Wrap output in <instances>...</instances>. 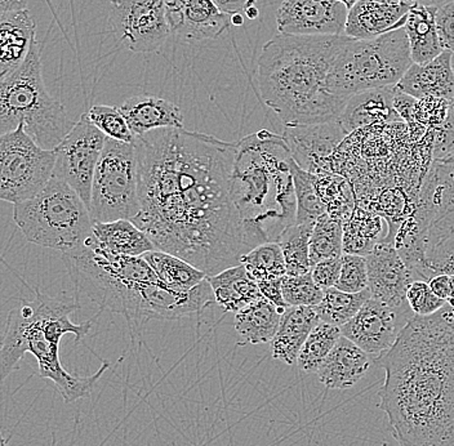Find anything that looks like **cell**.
Wrapping results in <instances>:
<instances>
[{"label":"cell","instance_id":"obj_14","mask_svg":"<svg viewBox=\"0 0 454 446\" xmlns=\"http://www.w3.org/2000/svg\"><path fill=\"white\" fill-rule=\"evenodd\" d=\"M416 217L424 224L427 248L454 234V163L434 161Z\"/></svg>","mask_w":454,"mask_h":446},{"label":"cell","instance_id":"obj_40","mask_svg":"<svg viewBox=\"0 0 454 446\" xmlns=\"http://www.w3.org/2000/svg\"><path fill=\"white\" fill-rule=\"evenodd\" d=\"M283 298L288 307L319 305L325 291L312 279L311 272L298 277L286 275L282 281Z\"/></svg>","mask_w":454,"mask_h":446},{"label":"cell","instance_id":"obj_57","mask_svg":"<svg viewBox=\"0 0 454 446\" xmlns=\"http://www.w3.org/2000/svg\"><path fill=\"white\" fill-rule=\"evenodd\" d=\"M0 446H7L4 437H3L2 430H0Z\"/></svg>","mask_w":454,"mask_h":446},{"label":"cell","instance_id":"obj_51","mask_svg":"<svg viewBox=\"0 0 454 446\" xmlns=\"http://www.w3.org/2000/svg\"><path fill=\"white\" fill-rule=\"evenodd\" d=\"M411 5H425V7H438L445 3V0H410Z\"/></svg>","mask_w":454,"mask_h":446},{"label":"cell","instance_id":"obj_59","mask_svg":"<svg viewBox=\"0 0 454 446\" xmlns=\"http://www.w3.org/2000/svg\"><path fill=\"white\" fill-rule=\"evenodd\" d=\"M402 2L410 3V0H402Z\"/></svg>","mask_w":454,"mask_h":446},{"label":"cell","instance_id":"obj_30","mask_svg":"<svg viewBox=\"0 0 454 446\" xmlns=\"http://www.w3.org/2000/svg\"><path fill=\"white\" fill-rule=\"evenodd\" d=\"M142 257L154 270L159 280L177 292H190L207 279L206 272L190 265L177 255L167 252L155 251L145 253Z\"/></svg>","mask_w":454,"mask_h":446},{"label":"cell","instance_id":"obj_26","mask_svg":"<svg viewBox=\"0 0 454 446\" xmlns=\"http://www.w3.org/2000/svg\"><path fill=\"white\" fill-rule=\"evenodd\" d=\"M215 294V305L225 312H238L249 303L262 298L257 283L246 267L241 265L229 267L220 274L207 277Z\"/></svg>","mask_w":454,"mask_h":446},{"label":"cell","instance_id":"obj_34","mask_svg":"<svg viewBox=\"0 0 454 446\" xmlns=\"http://www.w3.org/2000/svg\"><path fill=\"white\" fill-rule=\"evenodd\" d=\"M371 298L369 291L360 293H346L337 288L325 289V295L319 305L315 306L320 321L331 325L340 326L348 324L360 311Z\"/></svg>","mask_w":454,"mask_h":446},{"label":"cell","instance_id":"obj_45","mask_svg":"<svg viewBox=\"0 0 454 446\" xmlns=\"http://www.w3.org/2000/svg\"><path fill=\"white\" fill-rule=\"evenodd\" d=\"M340 266H342L340 257L322 261V262L311 267L312 279L323 291L333 288L339 281Z\"/></svg>","mask_w":454,"mask_h":446},{"label":"cell","instance_id":"obj_23","mask_svg":"<svg viewBox=\"0 0 454 446\" xmlns=\"http://www.w3.org/2000/svg\"><path fill=\"white\" fill-rule=\"evenodd\" d=\"M118 109L135 137H140L153 130L184 128V113L169 99L156 96H133L127 98Z\"/></svg>","mask_w":454,"mask_h":446},{"label":"cell","instance_id":"obj_35","mask_svg":"<svg viewBox=\"0 0 454 446\" xmlns=\"http://www.w3.org/2000/svg\"><path fill=\"white\" fill-rule=\"evenodd\" d=\"M340 328L320 321L303 343L297 365L305 373H317L340 338Z\"/></svg>","mask_w":454,"mask_h":446},{"label":"cell","instance_id":"obj_15","mask_svg":"<svg viewBox=\"0 0 454 446\" xmlns=\"http://www.w3.org/2000/svg\"><path fill=\"white\" fill-rule=\"evenodd\" d=\"M348 10L339 0H283L278 33L297 36L345 35Z\"/></svg>","mask_w":454,"mask_h":446},{"label":"cell","instance_id":"obj_32","mask_svg":"<svg viewBox=\"0 0 454 446\" xmlns=\"http://www.w3.org/2000/svg\"><path fill=\"white\" fill-rule=\"evenodd\" d=\"M314 223H294L278 238L286 261V275L298 277L311 272L310 237Z\"/></svg>","mask_w":454,"mask_h":446},{"label":"cell","instance_id":"obj_58","mask_svg":"<svg viewBox=\"0 0 454 446\" xmlns=\"http://www.w3.org/2000/svg\"><path fill=\"white\" fill-rule=\"evenodd\" d=\"M452 67H453V70H454V53H453V56H452Z\"/></svg>","mask_w":454,"mask_h":446},{"label":"cell","instance_id":"obj_36","mask_svg":"<svg viewBox=\"0 0 454 446\" xmlns=\"http://www.w3.org/2000/svg\"><path fill=\"white\" fill-rule=\"evenodd\" d=\"M240 263L246 267L249 277L258 281L283 279L286 275V261L279 244H261L246 254L241 255Z\"/></svg>","mask_w":454,"mask_h":446},{"label":"cell","instance_id":"obj_5","mask_svg":"<svg viewBox=\"0 0 454 446\" xmlns=\"http://www.w3.org/2000/svg\"><path fill=\"white\" fill-rule=\"evenodd\" d=\"M292 155L283 136L262 129L238 141L231 198L249 249L277 243L296 223Z\"/></svg>","mask_w":454,"mask_h":446},{"label":"cell","instance_id":"obj_20","mask_svg":"<svg viewBox=\"0 0 454 446\" xmlns=\"http://www.w3.org/2000/svg\"><path fill=\"white\" fill-rule=\"evenodd\" d=\"M453 53L444 51L433 61L424 65L411 64L395 85L396 90L413 98H436L452 102L454 99Z\"/></svg>","mask_w":454,"mask_h":446},{"label":"cell","instance_id":"obj_41","mask_svg":"<svg viewBox=\"0 0 454 446\" xmlns=\"http://www.w3.org/2000/svg\"><path fill=\"white\" fill-rule=\"evenodd\" d=\"M339 281L334 288L346 293H360L368 289L367 258L343 253Z\"/></svg>","mask_w":454,"mask_h":446},{"label":"cell","instance_id":"obj_28","mask_svg":"<svg viewBox=\"0 0 454 446\" xmlns=\"http://www.w3.org/2000/svg\"><path fill=\"white\" fill-rule=\"evenodd\" d=\"M435 12L436 7H411L403 28L410 42L411 59L413 64H427L444 52L436 31Z\"/></svg>","mask_w":454,"mask_h":446},{"label":"cell","instance_id":"obj_12","mask_svg":"<svg viewBox=\"0 0 454 446\" xmlns=\"http://www.w3.org/2000/svg\"><path fill=\"white\" fill-rule=\"evenodd\" d=\"M110 4L114 35L132 52H155L172 34L164 0H110Z\"/></svg>","mask_w":454,"mask_h":446},{"label":"cell","instance_id":"obj_44","mask_svg":"<svg viewBox=\"0 0 454 446\" xmlns=\"http://www.w3.org/2000/svg\"><path fill=\"white\" fill-rule=\"evenodd\" d=\"M435 25L442 50L454 53V0L436 7Z\"/></svg>","mask_w":454,"mask_h":446},{"label":"cell","instance_id":"obj_2","mask_svg":"<svg viewBox=\"0 0 454 446\" xmlns=\"http://www.w3.org/2000/svg\"><path fill=\"white\" fill-rule=\"evenodd\" d=\"M380 406L399 446H454V326L442 315L411 317L377 357Z\"/></svg>","mask_w":454,"mask_h":446},{"label":"cell","instance_id":"obj_33","mask_svg":"<svg viewBox=\"0 0 454 446\" xmlns=\"http://www.w3.org/2000/svg\"><path fill=\"white\" fill-rule=\"evenodd\" d=\"M315 187L325 203L326 215L340 223H345L355 209L350 182L336 173L315 175Z\"/></svg>","mask_w":454,"mask_h":446},{"label":"cell","instance_id":"obj_43","mask_svg":"<svg viewBox=\"0 0 454 446\" xmlns=\"http://www.w3.org/2000/svg\"><path fill=\"white\" fill-rule=\"evenodd\" d=\"M425 266L430 277L454 275V234L426 251Z\"/></svg>","mask_w":454,"mask_h":446},{"label":"cell","instance_id":"obj_38","mask_svg":"<svg viewBox=\"0 0 454 446\" xmlns=\"http://www.w3.org/2000/svg\"><path fill=\"white\" fill-rule=\"evenodd\" d=\"M343 254V223L328 215L315 221L310 237L311 266Z\"/></svg>","mask_w":454,"mask_h":446},{"label":"cell","instance_id":"obj_29","mask_svg":"<svg viewBox=\"0 0 454 446\" xmlns=\"http://www.w3.org/2000/svg\"><path fill=\"white\" fill-rule=\"evenodd\" d=\"M93 237L102 248L114 254L142 257L156 249L150 238L129 220L95 223Z\"/></svg>","mask_w":454,"mask_h":446},{"label":"cell","instance_id":"obj_53","mask_svg":"<svg viewBox=\"0 0 454 446\" xmlns=\"http://www.w3.org/2000/svg\"><path fill=\"white\" fill-rule=\"evenodd\" d=\"M231 24L234 25V27H241V25L244 24V17L241 16V13L231 16Z\"/></svg>","mask_w":454,"mask_h":446},{"label":"cell","instance_id":"obj_27","mask_svg":"<svg viewBox=\"0 0 454 446\" xmlns=\"http://www.w3.org/2000/svg\"><path fill=\"white\" fill-rule=\"evenodd\" d=\"M282 315V309L263 297L235 312L234 328L240 337L238 345L271 342L279 328Z\"/></svg>","mask_w":454,"mask_h":446},{"label":"cell","instance_id":"obj_56","mask_svg":"<svg viewBox=\"0 0 454 446\" xmlns=\"http://www.w3.org/2000/svg\"><path fill=\"white\" fill-rule=\"evenodd\" d=\"M450 104H452V109L454 112V99L452 102H450ZM438 163H454V155L452 156V158L447 159V160L444 161H438Z\"/></svg>","mask_w":454,"mask_h":446},{"label":"cell","instance_id":"obj_1","mask_svg":"<svg viewBox=\"0 0 454 446\" xmlns=\"http://www.w3.org/2000/svg\"><path fill=\"white\" fill-rule=\"evenodd\" d=\"M140 213L132 223L158 251L220 274L251 251L231 198L238 142L184 129L136 137Z\"/></svg>","mask_w":454,"mask_h":446},{"label":"cell","instance_id":"obj_46","mask_svg":"<svg viewBox=\"0 0 454 446\" xmlns=\"http://www.w3.org/2000/svg\"><path fill=\"white\" fill-rule=\"evenodd\" d=\"M282 281L283 279L262 280L258 281L257 286L262 297L274 303L284 312L288 306L286 305V301L283 298Z\"/></svg>","mask_w":454,"mask_h":446},{"label":"cell","instance_id":"obj_8","mask_svg":"<svg viewBox=\"0 0 454 446\" xmlns=\"http://www.w3.org/2000/svg\"><path fill=\"white\" fill-rule=\"evenodd\" d=\"M411 64L404 28L367 41L348 36L329 73L328 88L348 102L359 93L394 87Z\"/></svg>","mask_w":454,"mask_h":446},{"label":"cell","instance_id":"obj_6","mask_svg":"<svg viewBox=\"0 0 454 446\" xmlns=\"http://www.w3.org/2000/svg\"><path fill=\"white\" fill-rule=\"evenodd\" d=\"M75 123L45 87L41 45L35 39L24 64L0 79V137L24 124L39 146L55 150Z\"/></svg>","mask_w":454,"mask_h":446},{"label":"cell","instance_id":"obj_19","mask_svg":"<svg viewBox=\"0 0 454 446\" xmlns=\"http://www.w3.org/2000/svg\"><path fill=\"white\" fill-rule=\"evenodd\" d=\"M411 7L402 0H359L348 10L345 35L367 41L399 30L404 27Z\"/></svg>","mask_w":454,"mask_h":446},{"label":"cell","instance_id":"obj_11","mask_svg":"<svg viewBox=\"0 0 454 446\" xmlns=\"http://www.w3.org/2000/svg\"><path fill=\"white\" fill-rule=\"evenodd\" d=\"M106 136L93 126L83 113L69 135L55 149L53 177L67 182L83 199L88 208L90 203L93 176L98 168Z\"/></svg>","mask_w":454,"mask_h":446},{"label":"cell","instance_id":"obj_7","mask_svg":"<svg viewBox=\"0 0 454 446\" xmlns=\"http://www.w3.org/2000/svg\"><path fill=\"white\" fill-rule=\"evenodd\" d=\"M13 221L28 243L62 254L83 248L95 223L83 199L57 177L33 198L14 204Z\"/></svg>","mask_w":454,"mask_h":446},{"label":"cell","instance_id":"obj_13","mask_svg":"<svg viewBox=\"0 0 454 446\" xmlns=\"http://www.w3.org/2000/svg\"><path fill=\"white\" fill-rule=\"evenodd\" d=\"M411 317L408 305L391 307L371 297L353 319L340 326V333L371 356L380 357L393 348Z\"/></svg>","mask_w":454,"mask_h":446},{"label":"cell","instance_id":"obj_42","mask_svg":"<svg viewBox=\"0 0 454 446\" xmlns=\"http://www.w3.org/2000/svg\"><path fill=\"white\" fill-rule=\"evenodd\" d=\"M405 300L416 317H431L448 306L444 300L434 294L427 281L425 280L413 281L408 286Z\"/></svg>","mask_w":454,"mask_h":446},{"label":"cell","instance_id":"obj_4","mask_svg":"<svg viewBox=\"0 0 454 446\" xmlns=\"http://www.w3.org/2000/svg\"><path fill=\"white\" fill-rule=\"evenodd\" d=\"M34 292L33 301L20 300V305L8 314L0 340V385L16 371L22 357L31 354L38 362L43 379L55 383L67 404L90 396L110 363L102 362L101 368L90 377L71 374L59 360V342L67 334L81 342L90 333L93 321L73 323L70 315L79 309V303L43 294L39 288Z\"/></svg>","mask_w":454,"mask_h":446},{"label":"cell","instance_id":"obj_18","mask_svg":"<svg viewBox=\"0 0 454 446\" xmlns=\"http://www.w3.org/2000/svg\"><path fill=\"white\" fill-rule=\"evenodd\" d=\"M170 33L186 42L217 39L231 25L213 0H164Z\"/></svg>","mask_w":454,"mask_h":446},{"label":"cell","instance_id":"obj_31","mask_svg":"<svg viewBox=\"0 0 454 446\" xmlns=\"http://www.w3.org/2000/svg\"><path fill=\"white\" fill-rule=\"evenodd\" d=\"M381 217L355 206L354 212L343 223V253L367 257L381 241Z\"/></svg>","mask_w":454,"mask_h":446},{"label":"cell","instance_id":"obj_50","mask_svg":"<svg viewBox=\"0 0 454 446\" xmlns=\"http://www.w3.org/2000/svg\"><path fill=\"white\" fill-rule=\"evenodd\" d=\"M439 314L442 315V319L447 321L448 324L454 326V306H445L442 311H439Z\"/></svg>","mask_w":454,"mask_h":446},{"label":"cell","instance_id":"obj_3","mask_svg":"<svg viewBox=\"0 0 454 446\" xmlns=\"http://www.w3.org/2000/svg\"><path fill=\"white\" fill-rule=\"evenodd\" d=\"M346 39L278 34L265 43L255 70L258 90L284 126L339 121L348 102L332 95L328 76Z\"/></svg>","mask_w":454,"mask_h":446},{"label":"cell","instance_id":"obj_10","mask_svg":"<svg viewBox=\"0 0 454 446\" xmlns=\"http://www.w3.org/2000/svg\"><path fill=\"white\" fill-rule=\"evenodd\" d=\"M55 150L33 140L24 124L0 137V200L21 203L33 198L53 177Z\"/></svg>","mask_w":454,"mask_h":446},{"label":"cell","instance_id":"obj_16","mask_svg":"<svg viewBox=\"0 0 454 446\" xmlns=\"http://www.w3.org/2000/svg\"><path fill=\"white\" fill-rule=\"evenodd\" d=\"M365 258L371 297L391 307L408 305V286L419 279L397 253L394 243L382 239Z\"/></svg>","mask_w":454,"mask_h":446},{"label":"cell","instance_id":"obj_37","mask_svg":"<svg viewBox=\"0 0 454 446\" xmlns=\"http://www.w3.org/2000/svg\"><path fill=\"white\" fill-rule=\"evenodd\" d=\"M294 196H296V223H315L325 215V206L315 187V175L306 172L292 158Z\"/></svg>","mask_w":454,"mask_h":446},{"label":"cell","instance_id":"obj_55","mask_svg":"<svg viewBox=\"0 0 454 446\" xmlns=\"http://www.w3.org/2000/svg\"><path fill=\"white\" fill-rule=\"evenodd\" d=\"M450 286H452V298H450V307L454 306V275H450Z\"/></svg>","mask_w":454,"mask_h":446},{"label":"cell","instance_id":"obj_22","mask_svg":"<svg viewBox=\"0 0 454 446\" xmlns=\"http://www.w3.org/2000/svg\"><path fill=\"white\" fill-rule=\"evenodd\" d=\"M35 34V20L27 8L0 13V79L24 64Z\"/></svg>","mask_w":454,"mask_h":446},{"label":"cell","instance_id":"obj_52","mask_svg":"<svg viewBox=\"0 0 454 446\" xmlns=\"http://www.w3.org/2000/svg\"><path fill=\"white\" fill-rule=\"evenodd\" d=\"M244 13H246V16L248 17L249 20H255L257 19L258 14H260V12H258V8L255 7V5L247 8L246 12Z\"/></svg>","mask_w":454,"mask_h":446},{"label":"cell","instance_id":"obj_54","mask_svg":"<svg viewBox=\"0 0 454 446\" xmlns=\"http://www.w3.org/2000/svg\"><path fill=\"white\" fill-rule=\"evenodd\" d=\"M339 2L342 3V4H345L348 10H351V8H353L354 5L359 2V0H339Z\"/></svg>","mask_w":454,"mask_h":446},{"label":"cell","instance_id":"obj_9","mask_svg":"<svg viewBox=\"0 0 454 446\" xmlns=\"http://www.w3.org/2000/svg\"><path fill=\"white\" fill-rule=\"evenodd\" d=\"M90 212L93 223L137 217L140 195L135 144L106 138L93 176Z\"/></svg>","mask_w":454,"mask_h":446},{"label":"cell","instance_id":"obj_47","mask_svg":"<svg viewBox=\"0 0 454 446\" xmlns=\"http://www.w3.org/2000/svg\"><path fill=\"white\" fill-rule=\"evenodd\" d=\"M431 291L439 298L444 300L450 305V298H452V286H450V275L438 274L431 278L427 281Z\"/></svg>","mask_w":454,"mask_h":446},{"label":"cell","instance_id":"obj_25","mask_svg":"<svg viewBox=\"0 0 454 446\" xmlns=\"http://www.w3.org/2000/svg\"><path fill=\"white\" fill-rule=\"evenodd\" d=\"M319 323L320 317L315 307H286L279 328L270 342L272 357L286 365H294L303 343Z\"/></svg>","mask_w":454,"mask_h":446},{"label":"cell","instance_id":"obj_48","mask_svg":"<svg viewBox=\"0 0 454 446\" xmlns=\"http://www.w3.org/2000/svg\"><path fill=\"white\" fill-rule=\"evenodd\" d=\"M255 2L257 0H213L218 10L230 17L246 12L247 8L255 5Z\"/></svg>","mask_w":454,"mask_h":446},{"label":"cell","instance_id":"obj_17","mask_svg":"<svg viewBox=\"0 0 454 446\" xmlns=\"http://www.w3.org/2000/svg\"><path fill=\"white\" fill-rule=\"evenodd\" d=\"M283 138L298 166L312 175H329L328 159L348 133L339 121L311 126H284Z\"/></svg>","mask_w":454,"mask_h":446},{"label":"cell","instance_id":"obj_49","mask_svg":"<svg viewBox=\"0 0 454 446\" xmlns=\"http://www.w3.org/2000/svg\"><path fill=\"white\" fill-rule=\"evenodd\" d=\"M28 0H0V13L27 10Z\"/></svg>","mask_w":454,"mask_h":446},{"label":"cell","instance_id":"obj_24","mask_svg":"<svg viewBox=\"0 0 454 446\" xmlns=\"http://www.w3.org/2000/svg\"><path fill=\"white\" fill-rule=\"evenodd\" d=\"M395 93V85L359 93L348 99L337 121L348 135L376 124L400 123L403 119L394 107Z\"/></svg>","mask_w":454,"mask_h":446},{"label":"cell","instance_id":"obj_39","mask_svg":"<svg viewBox=\"0 0 454 446\" xmlns=\"http://www.w3.org/2000/svg\"><path fill=\"white\" fill-rule=\"evenodd\" d=\"M88 119L98 128L107 138L112 140L135 144L136 137L128 126L126 119L119 112L118 107L109 105H95L87 113Z\"/></svg>","mask_w":454,"mask_h":446},{"label":"cell","instance_id":"obj_21","mask_svg":"<svg viewBox=\"0 0 454 446\" xmlns=\"http://www.w3.org/2000/svg\"><path fill=\"white\" fill-rule=\"evenodd\" d=\"M372 364L371 355L340 335L317 374L319 382L329 390H348L367 376Z\"/></svg>","mask_w":454,"mask_h":446}]
</instances>
